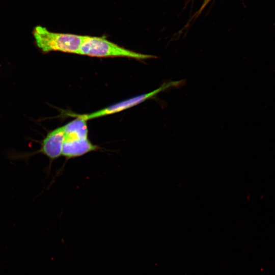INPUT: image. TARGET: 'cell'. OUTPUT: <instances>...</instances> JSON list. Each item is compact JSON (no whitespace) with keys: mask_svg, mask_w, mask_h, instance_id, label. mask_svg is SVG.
<instances>
[{"mask_svg":"<svg viewBox=\"0 0 275 275\" xmlns=\"http://www.w3.org/2000/svg\"><path fill=\"white\" fill-rule=\"evenodd\" d=\"M209 0H205L204 4L203 5V6H204L208 2Z\"/></svg>","mask_w":275,"mask_h":275,"instance_id":"obj_6","label":"cell"},{"mask_svg":"<svg viewBox=\"0 0 275 275\" xmlns=\"http://www.w3.org/2000/svg\"><path fill=\"white\" fill-rule=\"evenodd\" d=\"M78 54L97 58H128L138 60L156 58L154 56L129 50L103 37L86 35H85Z\"/></svg>","mask_w":275,"mask_h":275,"instance_id":"obj_3","label":"cell"},{"mask_svg":"<svg viewBox=\"0 0 275 275\" xmlns=\"http://www.w3.org/2000/svg\"><path fill=\"white\" fill-rule=\"evenodd\" d=\"M183 80L171 81L165 82L156 89L147 93L139 95L135 97L127 99L108 106L103 108L98 111L89 114H77L68 113L67 115L73 118H78L86 121L100 118L101 117L114 114L126 110L139 104L146 100L153 97L159 93L171 87L179 86Z\"/></svg>","mask_w":275,"mask_h":275,"instance_id":"obj_4","label":"cell"},{"mask_svg":"<svg viewBox=\"0 0 275 275\" xmlns=\"http://www.w3.org/2000/svg\"><path fill=\"white\" fill-rule=\"evenodd\" d=\"M86 120L75 119L64 125L65 138L62 149V156L66 160L82 156L98 150L99 147L93 144L88 138Z\"/></svg>","mask_w":275,"mask_h":275,"instance_id":"obj_1","label":"cell"},{"mask_svg":"<svg viewBox=\"0 0 275 275\" xmlns=\"http://www.w3.org/2000/svg\"><path fill=\"white\" fill-rule=\"evenodd\" d=\"M65 138L64 126L49 131L41 143L37 151L45 155L50 163L62 156V149Z\"/></svg>","mask_w":275,"mask_h":275,"instance_id":"obj_5","label":"cell"},{"mask_svg":"<svg viewBox=\"0 0 275 275\" xmlns=\"http://www.w3.org/2000/svg\"><path fill=\"white\" fill-rule=\"evenodd\" d=\"M33 35L37 47L44 53L60 51L78 54L85 37V35L51 32L41 25L34 28Z\"/></svg>","mask_w":275,"mask_h":275,"instance_id":"obj_2","label":"cell"}]
</instances>
